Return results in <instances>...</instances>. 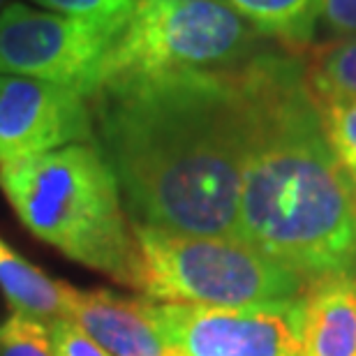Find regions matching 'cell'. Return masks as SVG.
Here are the masks:
<instances>
[{
	"label": "cell",
	"instance_id": "e0dca14e",
	"mask_svg": "<svg viewBox=\"0 0 356 356\" xmlns=\"http://www.w3.org/2000/svg\"><path fill=\"white\" fill-rule=\"evenodd\" d=\"M49 333H51L56 356H109L86 331H81L70 319L49 324Z\"/></svg>",
	"mask_w": 356,
	"mask_h": 356
},
{
	"label": "cell",
	"instance_id": "ba28073f",
	"mask_svg": "<svg viewBox=\"0 0 356 356\" xmlns=\"http://www.w3.org/2000/svg\"><path fill=\"white\" fill-rule=\"evenodd\" d=\"M95 141L90 97L63 83L0 74V167Z\"/></svg>",
	"mask_w": 356,
	"mask_h": 356
},
{
	"label": "cell",
	"instance_id": "8fae6325",
	"mask_svg": "<svg viewBox=\"0 0 356 356\" xmlns=\"http://www.w3.org/2000/svg\"><path fill=\"white\" fill-rule=\"evenodd\" d=\"M0 289L14 312L54 324L65 319L67 284L51 280L0 238Z\"/></svg>",
	"mask_w": 356,
	"mask_h": 356
},
{
	"label": "cell",
	"instance_id": "6da1fadb",
	"mask_svg": "<svg viewBox=\"0 0 356 356\" xmlns=\"http://www.w3.org/2000/svg\"><path fill=\"white\" fill-rule=\"evenodd\" d=\"M90 109L134 227L241 241L245 111L236 70L104 83Z\"/></svg>",
	"mask_w": 356,
	"mask_h": 356
},
{
	"label": "cell",
	"instance_id": "8992f818",
	"mask_svg": "<svg viewBox=\"0 0 356 356\" xmlns=\"http://www.w3.org/2000/svg\"><path fill=\"white\" fill-rule=\"evenodd\" d=\"M125 21H81L10 5L0 12V74L33 76L92 95Z\"/></svg>",
	"mask_w": 356,
	"mask_h": 356
},
{
	"label": "cell",
	"instance_id": "4fadbf2b",
	"mask_svg": "<svg viewBox=\"0 0 356 356\" xmlns=\"http://www.w3.org/2000/svg\"><path fill=\"white\" fill-rule=\"evenodd\" d=\"M303 65L315 97L356 99V35L326 42Z\"/></svg>",
	"mask_w": 356,
	"mask_h": 356
},
{
	"label": "cell",
	"instance_id": "d6986e66",
	"mask_svg": "<svg viewBox=\"0 0 356 356\" xmlns=\"http://www.w3.org/2000/svg\"><path fill=\"white\" fill-rule=\"evenodd\" d=\"M3 5H5V0H0V10H3Z\"/></svg>",
	"mask_w": 356,
	"mask_h": 356
},
{
	"label": "cell",
	"instance_id": "5bb4252c",
	"mask_svg": "<svg viewBox=\"0 0 356 356\" xmlns=\"http://www.w3.org/2000/svg\"><path fill=\"white\" fill-rule=\"evenodd\" d=\"M315 99L326 141L356 188V99Z\"/></svg>",
	"mask_w": 356,
	"mask_h": 356
},
{
	"label": "cell",
	"instance_id": "ac0fdd59",
	"mask_svg": "<svg viewBox=\"0 0 356 356\" xmlns=\"http://www.w3.org/2000/svg\"><path fill=\"white\" fill-rule=\"evenodd\" d=\"M319 24L338 38L356 35V0H322Z\"/></svg>",
	"mask_w": 356,
	"mask_h": 356
},
{
	"label": "cell",
	"instance_id": "3957f363",
	"mask_svg": "<svg viewBox=\"0 0 356 356\" xmlns=\"http://www.w3.org/2000/svg\"><path fill=\"white\" fill-rule=\"evenodd\" d=\"M0 190L28 232L76 264L134 287V229L97 141L7 162Z\"/></svg>",
	"mask_w": 356,
	"mask_h": 356
},
{
	"label": "cell",
	"instance_id": "9a60e30c",
	"mask_svg": "<svg viewBox=\"0 0 356 356\" xmlns=\"http://www.w3.org/2000/svg\"><path fill=\"white\" fill-rule=\"evenodd\" d=\"M0 356H56L49 326L14 312L0 324Z\"/></svg>",
	"mask_w": 356,
	"mask_h": 356
},
{
	"label": "cell",
	"instance_id": "9c48e42d",
	"mask_svg": "<svg viewBox=\"0 0 356 356\" xmlns=\"http://www.w3.org/2000/svg\"><path fill=\"white\" fill-rule=\"evenodd\" d=\"M65 319L86 331L109 356H172L151 319L148 298L67 284Z\"/></svg>",
	"mask_w": 356,
	"mask_h": 356
},
{
	"label": "cell",
	"instance_id": "7a4b0ae2",
	"mask_svg": "<svg viewBox=\"0 0 356 356\" xmlns=\"http://www.w3.org/2000/svg\"><path fill=\"white\" fill-rule=\"evenodd\" d=\"M245 111L238 236L308 282L356 280V188L326 141L296 56L236 67Z\"/></svg>",
	"mask_w": 356,
	"mask_h": 356
},
{
	"label": "cell",
	"instance_id": "30bf717a",
	"mask_svg": "<svg viewBox=\"0 0 356 356\" xmlns=\"http://www.w3.org/2000/svg\"><path fill=\"white\" fill-rule=\"evenodd\" d=\"M301 356H356V280L324 277L298 301Z\"/></svg>",
	"mask_w": 356,
	"mask_h": 356
},
{
	"label": "cell",
	"instance_id": "277c9868",
	"mask_svg": "<svg viewBox=\"0 0 356 356\" xmlns=\"http://www.w3.org/2000/svg\"><path fill=\"white\" fill-rule=\"evenodd\" d=\"M132 229L137 241L134 289L153 303L216 308L291 303L310 284L245 241L134 225Z\"/></svg>",
	"mask_w": 356,
	"mask_h": 356
},
{
	"label": "cell",
	"instance_id": "7c38bea8",
	"mask_svg": "<svg viewBox=\"0 0 356 356\" xmlns=\"http://www.w3.org/2000/svg\"><path fill=\"white\" fill-rule=\"evenodd\" d=\"M257 35L301 51L315 40L322 0H225Z\"/></svg>",
	"mask_w": 356,
	"mask_h": 356
},
{
	"label": "cell",
	"instance_id": "52a82bcc",
	"mask_svg": "<svg viewBox=\"0 0 356 356\" xmlns=\"http://www.w3.org/2000/svg\"><path fill=\"white\" fill-rule=\"evenodd\" d=\"M298 301L248 308L148 301V310L172 356H301Z\"/></svg>",
	"mask_w": 356,
	"mask_h": 356
},
{
	"label": "cell",
	"instance_id": "2e32d148",
	"mask_svg": "<svg viewBox=\"0 0 356 356\" xmlns=\"http://www.w3.org/2000/svg\"><path fill=\"white\" fill-rule=\"evenodd\" d=\"M47 12L81 21H127L134 0H35Z\"/></svg>",
	"mask_w": 356,
	"mask_h": 356
},
{
	"label": "cell",
	"instance_id": "5b68a950",
	"mask_svg": "<svg viewBox=\"0 0 356 356\" xmlns=\"http://www.w3.org/2000/svg\"><path fill=\"white\" fill-rule=\"evenodd\" d=\"M257 38L225 0H134L97 88L148 74L236 70L259 56Z\"/></svg>",
	"mask_w": 356,
	"mask_h": 356
}]
</instances>
